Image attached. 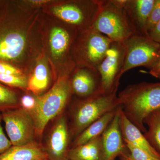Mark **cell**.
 Returning a JSON list of instances; mask_svg holds the SVG:
<instances>
[{"mask_svg":"<svg viewBox=\"0 0 160 160\" xmlns=\"http://www.w3.org/2000/svg\"><path fill=\"white\" fill-rule=\"evenodd\" d=\"M119 107L128 119L143 133L144 121L160 109V82H141L129 85L118 95Z\"/></svg>","mask_w":160,"mask_h":160,"instance_id":"6da1fadb","label":"cell"},{"mask_svg":"<svg viewBox=\"0 0 160 160\" xmlns=\"http://www.w3.org/2000/svg\"><path fill=\"white\" fill-rule=\"evenodd\" d=\"M72 92L69 81L65 76L59 79L45 94L38 96L36 106L30 114L34 121L36 136H42L49 122L62 112Z\"/></svg>","mask_w":160,"mask_h":160,"instance_id":"7a4b0ae2","label":"cell"},{"mask_svg":"<svg viewBox=\"0 0 160 160\" xmlns=\"http://www.w3.org/2000/svg\"><path fill=\"white\" fill-rule=\"evenodd\" d=\"M119 107L117 93L105 94L101 92L83 98L72 108L70 134L77 137L90 124Z\"/></svg>","mask_w":160,"mask_h":160,"instance_id":"3957f363","label":"cell"},{"mask_svg":"<svg viewBox=\"0 0 160 160\" xmlns=\"http://www.w3.org/2000/svg\"><path fill=\"white\" fill-rule=\"evenodd\" d=\"M92 27L116 42L124 43L134 34L124 9L115 0H102Z\"/></svg>","mask_w":160,"mask_h":160,"instance_id":"277c9868","label":"cell"},{"mask_svg":"<svg viewBox=\"0 0 160 160\" xmlns=\"http://www.w3.org/2000/svg\"><path fill=\"white\" fill-rule=\"evenodd\" d=\"M80 34L74 45L76 63L98 71L112 42L92 27Z\"/></svg>","mask_w":160,"mask_h":160,"instance_id":"5b68a950","label":"cell"},{"mask_svg":"<svg viewBox=\"0 0 160 160\" xmlns=\"http://www.w3.org/2000/svg\"><path fill=\"white\" fill-rule=\"evenodd\" d=\"M123 43L126 55L122 76L130 69L140 66L151 69L160 59V45L149 37L133 34Z\"/></svg>","mask_w":160,"mask_h":160,"instance_id":"8992f818","label":"cell"},{"mask_svg":"<svg viewBox=\"0 0 160 160\" xmlns=\"http://www.w3.org/2000/svg\"><path fill=\"white\" fill-rule=\"evenodd\" d=\"M6 135L13 146H24L36 142L33 119L21 107L1 112Z\"/></svg>","mask_w":160,"mask_h":160,"instance_id":"52a82bcc","label":"cell"},{"mask_svg":"<svg viewBox=\"0 0 160 160\" xmlns=\"http://www.w3.org/2000/svg\"><path fill=\"white\" fill-rule=\"evenodd\" d=\"M125 55L124 43L112 42L98 68L101 78L100 92L102 93L111 94L117 92Z\"/></svg>","mask_w":160,"mask_h":160,"instance_id":"ba28073f","label":"cell"},{"mask_svg":"<svg viewBox=\"0 0 160 160\" xmlns=\"http://www.w3.org/2000/svg\"><path fill=\"white\" fill-rule=\"evenodd\" d=\"M102 4V0L72 2L53 7L52 11L65 22L82 29V32L92 27Z\"/></svg>","mask_w":160,"mask_h":160,"instance_id":"9c48e42d","label":"cell"},{"mask_svg":"<svg viewBox=\"0 0 160 160\" xmlns=\"http://www.w3.org/2000/svg\"><path fill=\"white\" fill-rule=\"evenodd\" d=\"M70 129L67 119L62 114L52 126L42 145L48 160H69Z\"/></svg>","mask_w":160,"mask_h":160,"instance_id":"30bf717a","label":"cell"},{"mask_svg":"<svg viewBox=\"0 0 160 160\" xmlns=\"http://www.w3.org/2000/svg\"><path fill=\"white\" fill-rule=\"evenodd\" d=\"M119 108L111 123L101 135L100 160H116L129 151L120 128Z\"/></svg>","mask_w":160,"mask_h":160,"instance_id":"8fae6325","label":"cell"},{"mask_svg":"<svg viewBox=\"0 0 160 160\" xmlns=\"http://www.w3.org/2000/svg\"><path fill=\"white\" fill-rule=\"evenodd\" d=\"M155 2V0H126L123 9L134 34L148 36L147 22Z\"/></svg>","mask_w":160,"mask_h":160,"instance_id":"7c38bea8","label":"cell"},{"mask_svg":"<svg viewBox=\"0 0 160 160\" xmlns=\"http://www.w3.org/2000/svg\"><path fill=\"white\" fill-rule=\"evenodd\" d=\"M74 72L69 81L72 92L85 98L100 92L101 78L98 72L85 67Z\"/></svg>","mask_w":160,"mask_h":160,"instance_id":"4fadbf2b","label":"cell"},{"mask_svg":"<svg viewBox=\"0 0 160 160\" xmlns=\"http://www.w3.org/2000/svg\"><path fill=\"white\" fill-rule=\"evenodd\" d=\"M2 30L0 31V61L17 60L26 49V37L17 29Z\"/></svg>","mask_w":160,"mask_h":160,"instance_id":"5bb4252c","label":"cell"},{"mask_svg":"<svg viewBox=\"0 0 160 160\" xmlns=\"http://www.w3.org/2000/svg\"><path fill=\"white\" fill-rule=\"evenodd\" d=\"M120 128L126 144L142 149L154 157L160 159V155L146 139L144 133L132 123L121 108H119Z\"/></svg>","mask_w":160,"mask_h":160,"instance_id":"9a60e30c","label":"cell"},{"mask_svg":"<svg viewBox=\"0 0 160 160\" xmlns=\"http://www.w3.org/2000/svg\"><path fill=\"white\" fill-rule=\"evenodd\" d=\"M47 155L42 145L38 142L24 145L12 146L0 155V160H46Z\"/></svg>","mask_w":160,"mask_h":160,"instance_id":"2e32d148","label":"cell"},{"mask_svg":"<svg viewBox=\"0 0 160 160\" xmlns=\"http://www.w3.org/2000/svg\"><path fill=\"white\" fill-rule=\"evenodd\" d=\"M118 109L108 112L90 124L75 138L72 148L82 145L90 140L101 136L113 119Z\"/></svg>","mask_w":160,"mask_h":160,"instance_id":"e0dca14e","label":"cell"},{"mask_svg":"<svg viewBox=\"0 0 160 160\" xmlns=\"http://www.w3.org/2000/svg\"><path fill=\"white\" fill-rule=\"evenodd\" d=\"M101 136L82 145L70 148L68 153L69 160H100Z\"/></svg>","mask_w":160,"mask_h":160,"instance_id":"ac0fdd59","label":"cell"},{"mask_svg":"<svg viewBox=\"0 0 160 160\" xmlns=\"http://www.w3.org/2000/svg\"><path fill=\"white\" fill-rule=\"evenodd\" d=\"M73 40V36L68 30L55 27L52 29L49 37L50 50L55 58L62 56L67 51Z\"/></svg>","mask_w":160,"mask_h":160,"instance_id":"d6986e66","label":"cell"},{"mask_svg":"<svg viewBox=\"0 0 160 160\" xmlns=\"http://www.w3.org/2000/svg\"><path fill=\"white\" fill-rule=\"evenodd\" d=\"M49 77L48 69L43 63L38 64L27 81V89L36 95H40L48 88Z\"/></svg>","mask_w":160,"mask_h":160,"instance_id":"ffe728a7","label":"cell"},{"mask_svg":"<svg viewBox=\"0 0 160 160\" xmlns=\"http://www.w3.org/2000/svg\"><path fill=\"white\" fill-rule=\"evenodd\" d=\"M148 126L145 137L160 155V109L153 112L144 121Z\"/></svg>","mask_w":160,"mask_h":160,"instance_id":"44dd1931","label":"cell"},{"mask_svg":"<svg viewBox=\"0 0 160 160\" xmlns=\"http://www.w3.org/2000/svg\"><path fill=\"white\" fill-rule=\"evenodd\" d=\"M20 107L16 93L12 89L0 84V112Z\"/></svg>","mask_w":160,"mask_h":160,"instance_id":"7402d4cb","label":"cell"},{"mask_svg":"<svg viewBox=\"0 0 160 160\" xmlns=\"http://www.w3.org/2000/svg\"><path fill=\"white\" fill-rule=\"evenodd\" d=\"M128 152L122 158V160H160L154 157L142 149L130 145L126 144Z\"/></svg>","mask_w":160,"mask_h":160,"instance_id":"603a6c76","label":"cell"},{"mask_svg":"<svg viewBox=\"0 0 160 160\" xmlns=\"http://www.w3.org/2000/svg\"><path fill=\"white\" fill-rule=\"evenodd\" d=\"M27 81L28 80L23 76L0 74V82L11 87L27 88Z\"/></svg>","mask_w":160,"mask_h":160,"instance_id":"cb8c5ba5","label":"cell"},{"mask_svg":"<svg viewBox=\"0 0 160 160\" xmlns=\"http://www.w3.org/2000/svg\"><path fill=\"white\" fill-rule=\"evenodd\" d=\"M160 20V0H155L147 24V32Z\"/></svg>","mask_w":160,"mask_h":160,"instance_id":"d4e9b609","label":"cell"},{"mask_svg":"<svg viewBox=\"0 0 160 160\" xmlns=\"http://www.w3.org/2000/svg\"><path fill=\"white\" fill-rule=\"evenodd\" d=\"M37 98V97L35 98L30 95H25L19 101L20 107L31 114L36 106Z\"/></svg>","mask_w":160,"mask_h":160,"instance_id":"484cf974","label":"cell"},{"mask_svg":"<svg viewBox=\"0 0 160 160\" xmlns=\"http://www.w3.org/2000/svg\"><path fill=\"white\" fill-rule=\"evenodd\" d=\"M2 123V113L0 112V155L7 151L12 146L10 140L4 131Z\"/></svg>","mask_w":160,"mask_h":160,"instance_id":"4316f807","label":"cell"},{"mask_svg":"<svg viewBox=\"0 0 160 160\" xmlns=\"http://www.w3.org/2000/svg\"><path fill=\"white\" fill-rule=\"evenodd\" d=\"M0 74L23 76L22 71L14 66L0 62Z\"/></svg>","mask_w":160,"mask_h":160,"instance_id":"83f0119b","label":"cell"},{"mask_svg":"<svg viewBox=\"0 0 160 160\" xmlns=\"http://www.w3.org/2000/svg\"><path fill=\"white\" fill-rule=\"evenodd\" d=\"M148 34L151 39L160 45V20L148 31Z\"/></svg>","mask_w":160,"mask_h":160,"instance_id":"f1b7e54d","label":"cell"},{"mask_svg":"<svg viewBox=\"0 0 160 160\" xmlns=\"http://www.w3.org/2000/svg\"><path fill=\"white\" fill-rule=\"evenodd\" d=\"M149 73L154 77L158 78L160 76V59L158 62L150 69Z\"/></svg>","mask_w":160,"mask_h":160,"instance_id":"f546056e","label":"cell"},{"mask_svg":"<svg viewBox=\"0 0 160 160\" xmlns=\"http://www.w3.org/2000/svg\"><path fill=\"white\" fill-rule=\"evenodd\" d=\"M29 2H30L32 3V4H34V5H41L46 4V3L48 2L49 1L39 0V1H30Z\"/></svg>","mask_w":160,"mask_h":160,"instance_id":"4dcf8cb0","label":"cell"},{"mask_svg":"<svg viewBox=\"0 0 160 160\" xmlns=\"http://www.w3.org/2000/svg\"><path fill=\"white\" fill-rule=\"evenodd\" d=\"M158 78H160V76Z\"/></svg>","mask_w":160,"mask_h":160,"instance_id":"1f68e13d","label":"cell"},{"mask_svg":"<svg viewBox=\"0 0 160 160\" xmlns=\"http://www.w3.org/2000/svg\"><path fill=\"white\" fill-rule=\"evenodd\" d=\"M46 160H47V159H46Z\"/></svg>","mask_w":160,"mask_h":160,"instance_id":"d6a6232c","label":"cell"}]
</instances>
